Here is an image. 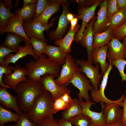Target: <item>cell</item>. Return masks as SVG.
Listing matches in <instances>:
<instances>
[{"label": "cell", "instance_id": "obj_1", "mask_svg": "<svg viewBox=\"0 0 126 126\" xmlns=\"http://www.w3.org/2000/svg\"><path fill=\"white\" fill-rule=\"evenodd\" d=\"M45 89L41 80L36 82L27 78L26 80L18 84L14 91L22 111L27 112L36 99Z\"/></svg>", "mask_w": 126, "mask_h": 126}, {"label": "cell", "instance_id": "obj_2", "mask_svg": "<svg viewBox=\"0 0 126 126\" xmlns=\"http://www.w3.org/2000/svg\"><path fill=\"white\" fill-rule=\"evenodd\" d=\"M25 67L28 78L36 82L41 81L42 77L46 75L58 77L60 73V65L47 58L44 54L37 59L27 63Z\"/></svg>", "mask_w": 126, "mask_h": 126}, {"label": "cell", "instance_id": "obj_3", "mask_svg": "<svg viewBox=\"0 0 126 126\" xmlns=\"http://www.w3.org/2000/svg\"><path fill=\"white\" fill-rule=\"evenodd\" d=\"M54 100L50 93L45 89L36 99L27 112L28 118L35 124L48 117L53 120V106Z\"/></svg>", "mask_w": 126, "mask_h": 126}, {"label": "cell", "instance_id": "obj_4", "mask_svg": "<svg viewBox=\"0 0 126 126\" xmlns=\"http://www.w3.org/2000/svg\"><path fill=\"white\" fill-rule=\"evenodd\" d=\"M79 72V67L76 60L70 55L66 54L65 63L62 65L59 75L55 80L60 86L66 87L74 75Z\"/></svg>", "mask_w": 126, "mask_h": 126}, {"label": "cell", "instance_id": "obj_5", "mask_svg": "<svg viewBox=\"0 0 126 126\" xmlns=\"http://www.w3.org/2000/svg\"><path fill=\"white\" fill-rule=\"evenodd\" d=\"M125 96L123 93L116 102L105 104V105L101 104L106 125L116 123L121 119L123 111L119 106H122V101Z\"/></svg>", "mask_w": 126, "mask_h": 126}, {"label": "cell", "instance_id": "obj_6", "mask_svg": "<svg viewBox=\"0 0 126 126\" xmlns=\"http://www.w3.org/2000/svg\"><path fill=\"white\" fill-rule=\"evenodd\" d=\"M78 89L77 93L79 99L82 100L84 98L86 101H90V97L88 93L89 91L94 89L89 80L80 72L77 73L69 82Z\"/></svg>", "mask_w": 126, "mask_h": 126}, {"label": "cell", "instance_id": "obj_7", "mask_svg": "<svg viewBox=\"0 0 126 126\" xmlns=\"http://www.w3.org/2000/svg\"><path fill=\"white\" fill-rule=\"evenodd\" d=\"M102 0L98 1L93 5L87 8L78 9L77 17L78 19H81L82 24L80 29L75 36L74 41L79 42L82 36L85 28L89 21L94 17L95 10Z\"/></svg>", "mask_w": 126, "mask_h": 126}, {"label": "cell", "instance_id": "obj_8", "mask_svg": "<svg viewBox=\"0 0 126 126\" xmlns=\"http://www.w3.org/2000/svg\"><path fill=\"white\" fill-rule=\"evenodd\" d=\"M76 62L79 67L81 72L85 73L90 80L94 89L98 90V86L102 76L99 72L100 66L98 64L96 66H93L91 64L87 61L78 59L76 60Z\"/></svg>", "mask_w": 126, "mask_h": 126}, {"label": "cell", "instance_id": "obj_9", "mask_svg": "<svg viewBox=\"0 0 126 126\" xmlns=\"http://www.w3.org/2000/svg\"><path fill=\"white\" fill-rule=\"evenodd\" d=\"M61 4L63 11L59 17L57 28L55 30H51L49 34V37L51 40L62 38L70 22L66 17L67 14L70 12L68 10L70 3L67 0H62Z\"/></svg>", "mask_w": 126, "mask_h": 126}, {"label": "cell", "instance_id": "obj_10", "mask_svg": "<svg viewBox=\"0 0 126 126\" xmlns=\"http://www.w3.org/2000/svg\"><path fill=\"white\" fill-rule=\"evenodd\" d=\"M55 18H53L50 23L46 25L32 20L24 22L23 25L24 32L29 37H34L43 41H47L44 37L43 32L45 30H48L53 24V22Z\"/></svg>", "mask_w": 126, "mask_h": 126}, {"label": "cell", "instance_id": "obj_11", "mask_svg": "<svg viewBox=\"0 0 126 126\" xmlns=\"http://www.w3.org/2000/svg\"><path fill=\"white\" fill-rule=\"evenodd\" d=\"M54 78L52 75H46L42 77L41 81L44 89L50 93L55 100L70 90L66 87L59 85L55 81Z\"/></svg>", "mask_w": 126, "mask_h": 126}, {"label": "cell", "instance_id": "obj_12", "mask_svg": "<svg viewBox=\"0 0 126 126\" xmlns=\"http://www.w3.org/2000/svg\"><path fill=\"white\" fill-rule=\"evenodd\" d=\"M24 42L25 43L24 46H19L18 51L15 54L11 53L9 54L5 57L3 62L0 64L9 65L10 63H14L19 59L28 55L33 56L35 60L37 59L38 58L34 54L30 41L24 40Z\"/></svg>", "mask_w": 126, "mask_h": 126}, {"label": "cell", "instance_id": "obj_13", "mask_svg": "<svg viewBox=\"0 0 126 126\" xmlns=\"http://www.w3.org/2000/svg\"><path fill=\"white\" fill-rule=\"evenodd\" d=\"M112 69V66L109 62V67L103 76L101 84L99 86V90H95L93 89L91 91V95L93 101L94 102L105 104L116 102L117 100L112 101L108 98L105 96L104 91L106 87L109 73Z\"/></svg>", "mask_w": 126, "mask_h": 126}, {"label": "cell", "instance_id": "obj_14", "mask_svg": "<svg viewBox=\"0 0 126 126\" xmlns=\"http://www.w3.org/2000/svg\"><path fill=\"white\" fill-rule=\"evenodd\" d=\"M78 102L82 107L83 114L87 116L91 119L92 126H105L106 124L104 118L102 109L100 112L93 111L90 109L92 105L95 103L91 100L84 102L78 99Z\"/></svg>", "mask_w": 126, "mask_h": 126}, {"label": "cell", "instance_id": "obj_15", "mask_svg": "<svg viewBox=\"0 0 126 126\" xmlns=\"http://www.w3.org/2000/svg\"><path fill=\"white\" fill-rule=\"evenodd\" d=\"M14 72L8 75H4V83L10 88L15 90L17 86L21 82L26 80L27 72L25 67L18 65L14 67Z\"/></svg>", "mask_w": 126, "mask_h": 126}, {"label": "cell", "instance_id": "obj_16", "mask_svg": "<svg viewBox=\"0 0 126 126\" xmlns=\"http://www.w3.org/2000/svg\"><path fill=\"white\" fill-rule=\"evenodd\" d=\"M108 0H102L99 5L100 9L97 13V19L92 27L93 34L102 32L107 29L108 22L107 16Z\"/></svg>", "mask_w": 126, "mask_h": 126}, {"label": "cell", "instance_id": "obj_17", "mask_svg": "<svg viewBox=\"0 0 126 126\" xmlns=\"http://www.w3.org/2000/svg\"><path fill=\"white\" fill-rule=\"evenodd\" d=\"M97 18V16H94L88 23L86 26V28L83 33L81 38L79 42L81 46L86 49L88 54L87 61L91 64L93 63L92 53L93 41V33L92 27Z\"/></svg>", "mask_w": 126, "mask_h": 126}, {"label": "cell", "instance_id": "obj_18", "mask_svg": "<svg viewBox=\"0 0 126 126\" xmlns=\"http://www.w3.org/2000/svg\"><path fill=\"white\" fill-rule=\"evenodd\" d=\"M23 23V20L15 14L10 18L7 26L0 31V34L6 32L15 33L22 37L24 40L30 41V38L24 32Z\"/></svg>", "mask_w": 126, "mask_h": 126}, {"label": "cell", "instance_id": "obj_19", "mask_svg": "<svg viewBox=\"0 0 126 126\" xmlns=\"http://www.w3.org/2000/svg\"><path fill=\"white\" fill-rule=\"evenodd\" d=\"M108 44V48L106 58L108 61L119 59L126 60L124 56V45L123 43L113 36Z\"/></svg>", "mask_w": 126, "mask_h": 126}, {"label": "cell", "instance_id": "obj_20", "mask_svg": "<svg viewBox=\"0 0 126 126\" xmlns=\"http://www.w3.org/2000/svg\"><path fill=\"white\" fill-rule=\"evenodd\" d=\"M6 87L0 88V103L6 107L11 108L16 113L21 115V111L18 103L17 97L13 95L8 91Z\"/></svg>", "mask_w": 126, "mask_h": 126}, {"label": "cell", "instance_id": "obj_21", "mask_svg": "<svg viewBox=\"0 0 126 126\" xmlns=\"http://www.w3.org/2000/svg\"><path fill=\"white\" fill-rule=\"evenodd\" d=\"M108 48V44L99 48L93 49L92 53L93 62L94 64L99 63L102 69L101 75L103 76L107 70L109 64L106 61V59Z\"/></svg>", "mask_w": 126, "mask_h": 126}, {"label": "cell", "instance_id": "obj_22", "mask_svg": "<svg viewBox=\"0 0 126 126\" xmlns=\"http://www.w3.org/2000/svg\"><path fill=\"white\" fill-rule=\"evenodd\" d=\"M61 2L62 0H52L51 3L43 14L39 17L32 20L39 22L43 25L48 24L49 19L51 17L60 10Z\"/></svg>", "mask_w": 126, "mask_h": 126}, {"label": "cell", "instance_id": "obj_23", "mask_svg": "<svg viewBox=\"0 0 126 126\" xmlns=\"http://www.w3.org/2000/svg\"><path fill=\"white\" fill-rule=\"evenodd\" d=\"M45 53L49 59L60 65L65 63L66 54L59 46L48 45Z\"/></svg>", "mask_w": 126, "mask_h": 126}, {"label": "cell", "instance_id": "obj_24", "mask_svg": "<svg viewBox=\"0 0 126 126\" xmlns=\"http://www.w3.org/2000/svg\"><path fill=\"white\" fill-rule=\"evenodd\" d=\"M80 27V25L77 24L73 30L69 27L66 35L63 38L56 40L55 42V45L59 46L65 53L69 54L71 52V45L74 40L75 34L78 31Z\"/></svg>", "mask_w": 126, "mask_h": 126}, {"label": "cell", "instance_id": "obj_25", "mask_svg": "<svg viewBox=\"0 0 126 126\" xmlns=\"http://www.w3.org/2000/svg\"><path fill=\"white\" fill-rule=\"evenodd\" d=\"M11 0H5L4 3L0 1V30L4 29L7 25L10 18L15 14L11 12L12 8Z\"/></svg>", "mask_w": 126, "mask_h": 126}, {"label": "cell", "instance_id": "obj_26", "mask_svg": "<svg viewBox=\"0 0 126 126\" xmlns=\"http://www.w3.org/2000/svg\"><path fill=\"white\" fill-rule=\"evenodd\" d=\"M112 31L109 28L102 32L94 33L92 49L99 48L108 44L113 36Z\"/></svg>", "mask_w": 126, "mask_h": 126}, {"label": "cell", "instance_id": "obj_27", "mask_svg": "<svg viewBox=\"0 0 126 126\" xmlns=\"http://www.w3.org/2000/svg\"><path fill=\"white\" fill-rule=\"evenodd\" d=\"M82 107L78 102V99L74 98L73 103L62 113L61 119L69 120L83 114Z\"/></svg>", "mask_w": 126, "mask_h": 126}, {"label": "cell", "instance_id": "obj_28", "mask_svg": "<svg viewBox=\"0 0 126 126\" xmlns=\"http://www.w3.org/2000/svg\"><path fill=\"white\" fill-rule=\"evenodd\" d=\"M126 21V8L119 9L118 11L108 21L107 29L112 30L123 24Z\"/></svg>", "mask_w": 126, "mask_h": 126}, {"label": "cell", "instance_id": "obj_29", "mask_svg": "<svg viewBox=\"0 0 126 126\" xmlns=\"http://www.w3.org/2000/svg\"><path fill=\"white\" fill-rule=\"evenodd\" d=\"M36 3L23 6L20 9L15 10L16 14L26 22L30 21L34 16L36 8Z\"/></svg>", "mask_w": 126, "mask_h": 126}, {"label": "cell", "instance_id": "obj_30", "mask_svg": "<svg viewBox=\"0 0 126 126\" xmlns=\"http://www.w3.org/2000/svg\"><path fill=\"white\" fill-rule=\"evenodd\" d=\"M25 39L22 36L13 33H9L7 35L3 44L6 46L14 50H18L19 44Z\"/></svg>", "mask_w": 126, "mask_h": 126}, {"label": "cell", "instance_id": "obj_31", "mask_svg": "<svg viewBox=\"0 0 126 126\" xmlns=\"http://www.w3.org/2000/svg\"><path fill=\"white\" fill-rule=\"evenodd\" d=\"M20 115L13 112L0 106V125L3 126L4 124L8 122H16Z\"/></svg>", "mask_w": 126, "mask_h": 126}, {"label": "cell", "instance_id": "obj_32", "mask_svg": "<svg viewBox=\"0 0 126 126\" xmlns=\"http://www.w3.org/2000/svg\"><path fill=\"white\" fill-rule=\"evenodd\" d=\"M30 42L33 48L34 54L38 58L45 52L47 43L45 41L34 37L30 38Z\"/></svg>", "mask_w": 126, "mask_h": 126}, {"label": "cell", "instance_id": "obj_33", "mask_svg": "<svg viewBox=\"0 0 126 126\" xmlns=\"http://www.w3.org/2000/svg\"><path fill=\"white\" fill-rule=\"evenodd\" d=\"M69 120L74 126H92L90 118L83 114L74 117Z\"/></svg>", "mask_w": 126, "mask_h": 126}, {"label": "cell", "instance_id": "obj_34", "mask_svg": "<svg viewBox=\"0 0 126 126\" xmlns=\"http://www.w3.org/2000/svg\"><path fill=\"white\" fill-rule=\"evenodd\" d=\"M14 67L9 65H5L0 64V86L1 87H6L10 88L4 82L3 77L4 75H8L12 73Z\"/></svg>", "mask_w": 126, "mask_h": 126}, {"label": "cell", "instance_id": "obj_35", "mask_svg": "<svg viewBox=\"0 0 126 126\" xmlns=\"http://www.w3.org/2000/svg\"><path fill=\"white\" fill-rule=\"evenodd\" d=\"M51 1L52 0H38L35 14L32 20L34 19L41 15L50 4Z\"/></svg>", "mask_w": 126, "mask_h": 126}, {"label": "cell", "instance_id": "obj_36", "mask_svg": "<svg viewBox=\"0 0 126 126\" xmlns=\"http://www.w3.org/2000/svg\"><path fill=\"white\" fill-rule=\"evenodd\" d=\"M109 62H111L112 66H115L118 69L122 78V81H125L126 82V74L124 72V68L126 65V60L119 59Z\"/></svg>", "mask_w": 126, "mask_h": 126}, {"label": "cell", "instance_id": "obj_37", "mask_svg": "<svg viewBox=\"0 0 126 126\" xmlns=\"http://www.w3.org/2000/svg\"><path fill=\"white\" fill-rule=\"evenodd\" d=\"M71 104L65 102L61 97L56 99L54 100L53 104V114H55L60 111L66 110Z\"/></svg>", "mask_w": 126, "mask_h": 126}, {"label": "cell", "instance_id": "obj_38", "mask_svg": "<svg viewBox=\"0 0 126 126\" xmlns=\"http://www.w3.org/2000/svg\"><path fill=\"white\" fill-rule=\"evenodd\" d=\"M113 36L119 41L126 36V21L123 24L112 30Z\"/></svg>", "mask_w": 126, "mask_h": 126}, {"label": "cell", "instance_id": "obj_39", "mask_svg": "<svg viewBox=\"0 0 126 126\" xmlns=\"http://www.w3.org/2000/svg\"><path fill=\"white\" fill-rule=\"evenodd\" d=\"M116 0H108L107 4V16L109 21L118 11Z\"/></svg>", "mask_w": 126, "mask_h": 126}, {"label": "cell", "instance_id": "obj_40", "mask_svg": "<svg viewBox=\"0 0 126 126\" xmlns=\"http://www.w3.org/2000/svg\"><path fill=\"white\" fill-rule=\"evenodd\" d=\"M16 123L15 126H35V124L28 118L25 112L20 115Z\"/></svg>", "mask_w": 126, "mask_h": 126}, {"label": "cell", "instance_id": "obj_41", "mask_svg": "<svg viewBox=\"0 0 126 126\" xmlns=\"http://www.w3.org/2000/svg\"><path fill=\"white\" fill-rule=\"evenodd\" d=\"M18 50H14L6 46L3 44L0 46V63H2L7 56L12 52H16Z\"/></svg>", "mask_w": 126, "mask_h": 126}, {"label": "cell", "instance_id": "obj_42", "mask_svg": "<svg viewBox=\"0 0 126 126\" xmlns=\"http://www.w3.org/2000/svg\"><path fill=\"white\" fill-rule=\"evenodd\" d=\"M57 120H53L48 117L43 119L40 122L35 124V126H60L57 123Z\"/></svg>", "mask_w": 126, "mask_h": 126}, {"label": "cell", "instance_id": "obj_43", "mask_svg": "<svg viewBox=\"0 0 126 126\" xmlns=\"http://www.w3.org/2000/svg\"><path fill=\"white\" fill-rule=\"evenodd\" d=\"M98 0H76L79 6V8H87L90 5L91 6L97 2Z\"/></svg>", "mask_w": 126, "mask_h": 126}, {"label": "cell", "instance_id": "obj_44", "mask_svg": "<svg viewBox=\"0 0 126 126\" xmlns=\"http://www.w3.org/2000/svg\"><path fill=\"white\" fill-rule=\"evenodd\" d=\"M122 107H123V114L121 120L123 126H125L126 122V96L125 97L122 101Z\"/></svg>", "mask_w": 126, "mask_h": 126}, {"label": "cell", "instance_id": "obj_45", "mask_svg": "<svg viewBox=\"0 0 126 126\" xmlns=\"http://www.w3.org/2000/svg\"><path fill=\"white\" fill-rule=\"evenodd\" d=\"M70 91L65 93L61 97L62 99L65 102L70 104H71L73 102V99H72L70 95Z\"/></svg>", "mask_w": 126, "mask_h": 126}, {"label": "cell", "instance_id": "obj_46", "mask_svg": "<svg viewBox=\"0 0 126 126\" xmlns=\"http://www.w3.org/2000/svg\"><path fill=\"white\" fill-rule=\"evenodd\" d=\"M57 122L60 126H74L69 120L61 118L57 120Z\"/></svg>", "mask_w": 126, "mask_h": 126}, {"label": "cell", "instance_id": "obj_47", "mask_svg": "<svg viewBox=\"0 0 126 126\" xmlns=\"http://www.w3.org/2000/svg\"><path fill=\"white\" fill-rule=\"evenodd\" d=\"M116 6L119 9L126 8V0H116Z\"/></svg>", "mask_w": 126, "mask_h": 126}, {"label": "cell", "instance_id": "obj_48", "mask_svg": "<svg viewBox=\"0 0 126 126\" xmlns=\"http://www.w3.org/2000/svg\"><path fill=\"white\" fill-rule=\"evenodd\" d=\"M78 20V18L76 17L70 21L71 26L70 27L71 30H74L77 24Z\"/></svg>", "mask_w": 126, "mask_h": 126}, {"label": "cell", "instance_id": "obj_49", "mask_svg": "<svg viewBox=\"0 0 126 126\" xmlns=\"http://www.w3.org/2000/svg\"><path fill=\"white\" fill-rule=\"evenodd\" d=\"M38 0H24L23 6L28 5L29 4L36 3Z\"/></svg>", "mask_w": 126, "mask_h": 126}, {"label": "cell", "instance_id": "obj_50", "mask_svg": "<svg viewBox=\"0 0 126 126\" xmlns=\"http://www.w3.org/2000/svg\"><path fill=\"white\" fill-rule=\"evenodd\" d=\"M77 14H74L70 12L67 14L66 17L68 20L70 22L73 19L77 17Z\"/></svg>", "mask_w": 126, "mask_h": 126}, {"label": "cell", "instance_id": "obj_51", "mask_svg": "<svg viewBox=\"0 0 126 126\" xmlns=\"http://www.w3.org/2000/svg\"><path fill=\"white\" fill-rule=\"evenodd\" d=\"M122 43L124 45V57L126 60V36L122 39Z\"/></svg>", "mask_w": 126, "mask_h": 126}, {"label": "cell", "instance_id": "obj_52", "mask_svg": "<svg viewBox=\"0 0 126 126\" xmlns=\"http://www.w3.org/2000/svg\"><path fill=\"white\" fill-rule=\"evenodd\" d=\"M105 126H123L121 120L118 122L112 124H106Z\"/></svg>", "mask_w": 126, "mask_h": 126}, {"label": "cell", "instance_id": "obj_53", "mask_svg": "<svg viewBox=\"0 0 126 126\" xmlns=\"http://www.w3.org/2000/svg\"><path fill=\"white\" fill-rule=\"evenodd\" d=\"M15 125H9L5 126H15Z\"/></svg>", "mask_w": 126, "mask_h": 126}, {"label": "cell", "instance_id": "obj_54", "mask_svg": "<svg viewBox=\"0 0 126 126\" xmlns=\"http://www.w3.org/2000/svg\"><path fill=\"white\" fill-rule=\"evenodd\" d=\"M124 91L126 93V91Z\"/></svg>", "mask_w": 126, "mask_h": 126}, {"label": "cell", "instance_id": "obj_55", "mask_svg": "<svg viewBox=\"0 0 126 126\" xmlns=\"http://www.w3.org/2000/svg\"><path fill=\"white\" fill-rule=\"evenodd\" d=\"M125 126H126V124H125Z\"/></svg>", "mask_w": 126, "mask_h": 126}]
</instances>
